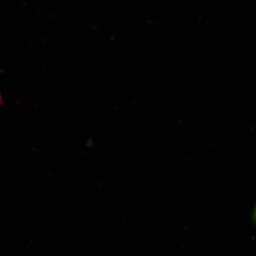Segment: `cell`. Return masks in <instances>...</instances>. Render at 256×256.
I'll return each mask as SVG.
<instances>
[{
    "instance_id": "1",
    "label": "cell",
    "mask_w": 256,
    "mask_h": 256,
    "mask_svg": "<svg viewBox=\"0 0 256 256\" xmlns=\"http://www.w3.org/2000/svg\"><path fill=\"white\" fill-rule=\"evenodd\" d=\"M254 219H256V210H254Z\"/></svg>"
}]
</instances>
